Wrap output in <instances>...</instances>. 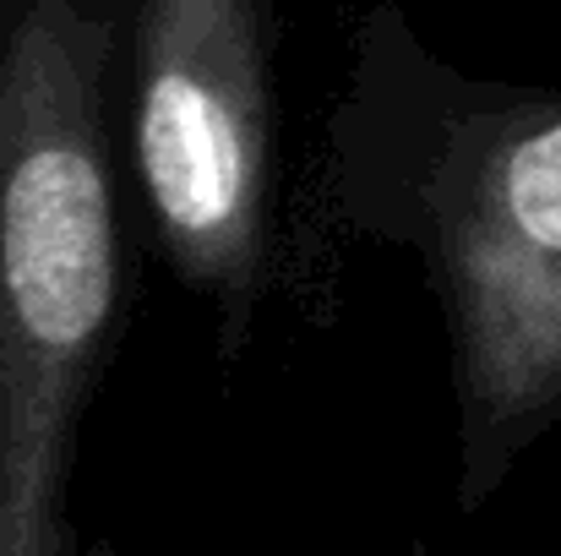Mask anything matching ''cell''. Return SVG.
I'll list each match as a JSON object with an SVG mask.
<instances>
[{
    "label": "cell",
    "instance_id": "cell-1",
    "mask_svg": "<svg viewBox=\"0 0 561 556\" xmlns=\"http://www.w3.org/2000/svg\"><path fill=\"white\" fill-rule=\"evenodd\" d=\"M333 218L420 262L458 415V508L480 513L561 431V88L474 77L398 0L350 33L328 110Z\"/></svg>",
    "mask_w": 561,
    "mask_h": 556
},
{
    "label": "cell",
    "instance_id": "cell-2",
    "mask_svg": "<svg viewBox=\"0 0 561 556\" xmlns=\"http://www.w3.org/2000/svg\"><path fill=\"white\" fill-rule=\"evenodd\" d=\"M131 0H11L0 27V556H88L77 436L131 317L121 49Z\"/></svg>",
    "mask_w": 561,
    "mask_h": 556
},
{
    "label": "cell",
    "instance_id": "cell-3",
    "mask_svg": "<svg viewBox=\"0 0 561 556\" xmlns=\"http://www.w3.org/2000/svg\"><path fill=\"white\" fill-rule=\"evenodd\" d=\"M121 159L159 257L240 355L273 284V0H131Z\"/></svg>",
    "mask_w": 561,
    "mask_h": 556
},
{
    "label": "cell",
    "instance_id": "cell-4",
    "mask_svg": "<svg viewBox=\"0 0 561 556\" xmlns=\"http://www.w3.org/2000/svg\"><path fill=\"white\" fill-rule=\"evenodd\" d=\"M5 5H11V0H0V27H5Z\"/></svg>",
    "mask_w": 561,
    "mask_h": 556
},
{
    "label": "cell",
    "instance_id": "cell-5",
    "mask_svg": "<svg viewBox=\"0 0 561 556\" xmlns=\"http://www.w3.org/2000/svg\"><path fill=\"white\" fill-rule=\"evenodd\" d=\"M403 556H425V552H403Z\"/></svg>",
    "mask_w": 561,
    "mask_h": 556
}]
</instances>
